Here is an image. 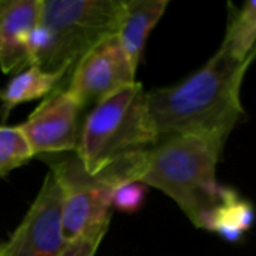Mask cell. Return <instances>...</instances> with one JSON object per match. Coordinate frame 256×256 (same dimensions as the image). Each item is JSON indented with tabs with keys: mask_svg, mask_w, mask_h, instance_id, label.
<instances>
[{
	"mask_svg": "<svg viewBox=\"0 0 256 256\" xmlns=\"http://www.w3.org/2000/svg\"><path fill=\"white\" fill-rule=\"evenodd\" d=\"M123 10L124 0H40L39 22L27 42L30 63L66 80L88 50L118 33Z\"/></svg>",
	"mask_w": 256,
	"mask_h": 256,
	"instance_id": "cell-3",
	"label": "cell"
},
{
	"mask_svg": "<svg viewBox=\"0 0 256 256\" xmlns=\"http://www.w3.org/2000/svg\"><path fill=\"white\" fill-rule=\"evenodd\" d=\"M40 0H0V69L18 74L32 66L27 42L39 22Z\"/></svg>",
	"mask_w": 256,
	"mask_h": 256,
	"instance_id": "cell-9",
	"label": "cell"
},
{
	"mask_svg": "<svg viewBox=\"0 0 256 256\" xmlns=\"http://www.w3.org/2000/svg\"><path fill=\"white\" fill-rule=\"evenodd\" d=\"M84 108L64 88L58 87L20 124L34 156L75 152L80 142V116Z\"/></svg>",
	"mask_w": 256,
	"mask_h": 256,
	"instance_id": "cell-8",
	"label": "cell"
},
{
	"mask_svg": "<svg viewBox=\"0 0 256 256\" xmlns=\"http://www.w3.org/2000/svg\"><path fill=\"white\" fill-rule=\"evenodd\" d=\"M230 20L222 45L243 58H256V0L243 3L240 9L230 4Z\"/></svg>",
	"mask_w": 256,
	"mask_h": 256,
	"instance_id": "cell-13",
	"label": "cell"
},
{
	"mask_svg": "<svg viewBox=\"0 0 256 256\" xmlns=\"http://www.w3.org/2000/svg\"><path fill=\"white\" fill-rule=\"evenodd\" d=\"M156 141L147 92L135 81L93 106L81 128L75 154L94 176L130 153L156 146Z\"/></svg>",
	"mask_w": 256,
	"mask_h": 256,
	"instance_id": "cell-4",
	"label": "cell"
},
{
	"mask_svg": "<svg viewBox=\"0 0 256 256\" xmlns=\"http://www.w3.org/2000/svg\"><path fill=\"white\" fill-rule=\"evenodd\" d=\"M63 190L50 170L24 219L0 246V256H60L68 248L63 236Z\"/></svg>",
	"mask_w": 256,
	"mask_h": 256,
	"instance_id": "cell-6",
	"label": "cell"
},
{
	"mask_svg": "<svg viewBox=\"0 0 256 256\" xmlns=\"http://www.w3.org/2000/svg\"><path fill=\"white\" fill-rule=\"evenodd\" d=\"M34 158L28 140L20 126H0V177Z\"/></svg>",
	"mask_w": 256,
	"mask_h": 256,
	"instance_id": "cell-14",
	"label": "cell"
},
{
	"mask_svg": "<svg viewBox=\"0 0 256 256\" xmlns=\"http://www.w3.org/2000/svg\"><path fill=\"white\" fill-rule=\"evenodd\" d=\"M255 208L237 194L208 212L198 228L216 232L230 243H237L255 224Z\"/></svg>",
	"mask_w": 256,
	"mask_h": 256,
	"instance_id": "cell-12",
	"label": "cell"
},
{
	"mask_svg": "<svg viewBox=\"0 0 256 256\" xmlns=\"http://www.w3.org/2000/svg\"><path fill=\"white\" fill-rule=\"evenodd\" d=\"M135 72L136 69L123 50L118 34H111L80 58L66 78L64 88L82 108L94 106L117 90L134 84Z\"/></svg>",
	"mask_w": 256,
	"mask_h": 256,
	"instance_id": "cell-7",
	"label": "cell"
},
{
	"mask_svg": "<svg viewBox=\"0 0 256 256\" xmlns=\"http://www.w3.org/2000/svg\"><path fill=\"white\" fill-rule=\"evenodd\" d=\"M62 72H45L36 64L15 74L12 80L0 90V120L4 126L8 117L20 104L40 99L51 94L64 80Z\"/></svg>",
	"mask_w": 256,
	"mask_h": 256,
	"instance_id": "cell-11",
	"label": "cell"
},
{
	"mask_svg": "<svg viewBox=\"0 0 256 256\" xmlns=\"http://www.w3.org/2000/svg\"><path fill=\"white\" fill-rule=\"evenodd\" d=\"M146 150L130 153L102 172L90 176L75 156L50 162L63 190V236L68 243L106 234L114 190L126 182H138Z\"/></svg>",
	"mask_w": 256,
	"mask_h": 256,
	"instance_id": "cell-5",
	"label": "cell"
},
{
	"mask_svg": "<svg viewBox=\"0 0 256 256\" xmlns=\"http://www.w3.org/2000/svg\"><path fill=\"white\" fill-rule=\"evenodd\" d=\"M256 58H243L220 44L207 63L183 81L147 92L156 144L196 135L220 147L244 116L242 84Z\"/></svg>",
	"mask_w": 256,
	"mask_h": 256,
	"instance_id": "cell-1",
	"label": "cell"
},
{
	"mask_svg": "<svg viewBox=\"0 0 256 256\" xmlns=\"http://www.w3.org/2000/svg\"><path fill=\"white\" fill-rule=\"evenodd\" d=\"M224 147L180 135L146 150L138 182L168 195L198 228L201 219L237 192L220 184L216 168Z\"/></svg>",
	"mask_w": 256,
	"mask_h": 256,
	"instance_id": "cell-2",
	"label": "cell"
},
{
	"mask_svg": "<svg viewBox=\"0 0 256 256\" xmlns=\"http://www.w3.org/2000/svg\"><path fill=\"white\" fill-rule=\"evenodd\" d=\"M168 0H124L118 39L132 66L136 69L147 39L168 8Z\"/></svg>",
	"mask_w": 256,
	"mask_h": 256,
	"instance_id": "cell-10",
	"label": "cell"
},
{
	"mask_svg": "<svg viewBox=\"0 0 256 256\" xmlns=\"http://www.w3.org/2000/svg\"><path fill=\"white\" fill-rule=\"evenodd\" d=\"M105 234H98L93 237H82L68 244L60 256H94L96 250L104 240Z\"/></svg>",
	"mask_w": 256,
	"mask_h": 256,
	"instance_id": "cell-16",
	"label": "cell"
},
{
	"mask_svg": "<svg viewBox=\"0 0 256 256\" xmlns=\"http://www.w3.org/2000/svg\"><path fill=\"white\" fill-rule=\"evenodd\" d=\"M146 184L140 182H126L114 190L112 207L124 212L134 213L140 210L146 200Z\"/></svg>",
	"mask_w": 256,
	"mask_h": 256,
	"instance_id": "cell-15",
	"label": "cell"
}]
</instances>
